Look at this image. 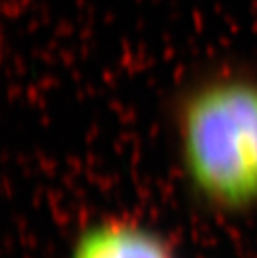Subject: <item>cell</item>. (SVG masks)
I'll return each mask as SVG.
<instances>
[{
    "label": "cell",
    "instance_id": "6da1fadb",
    "mask_svg": "<svg viewBox=\"0 0 257 258\" xmlns=\"http://www.w3.org/2000/svg\"><path fill=\"white\" fill-rule=\"evenodd\" d=\"M177 155L198 201L223 215L257 210V72L219 65L186 84L172 108Z\"/></svg>",
    "mask_w": 257,
    "mask_h": 258
},
{
    "label": "cell",
    "instance_id": "7a4b0ae2",
    "mask_svg": "<svg viewBox=\"0 0 257 258\" xmlns=\"http://www.w3.org/2000/svg\"><path fill=\"white\" fill-rule=\"evenodd\" d=\"M68 258H175L174 249L153 229L120 218L85 227Z\"/></svg>",
    "mask_w": 257,
    "mask_h": 258
}]
</instances>
